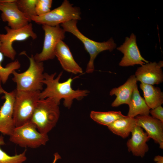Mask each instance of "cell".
I'll use <instances>...</instances> for the list:
<instances>
[{
    "instance_id": "1",
    "label": "cell",
    "mask_w": 163,
    "mask_h": 163,
    "mask_svg": "<svg viewBox=\"0 0 163 163\" xmlns=\"http://www.w3.org/2000/svg\"><path fill=\"white\" fill-rule=\"evenodd\" d=\"M62 74V72H61L55 78L56 72L50 74L44 73L43 82L46 87L40 92V99L51 98L59 104L60 100L63 99L64 105L69 109L74 99L82 100L88 94L89 91L87 90H74L71 86L73 79L71 78L64 82H59Z\"/></svg>"
},
{
    "instance_id": "2",
    "label": "cell",
    "mask_w": 163,
    "mask_h": 163,
    "mask_svg": "<svg viewBox=\"0 0 163 163\" xmlns=\"http://www.w3.org/2000/svg\"><path fill=\"white\" fill-rule=\"evenodd\" d=\"M59 105L50 97L38 101L30 121L40 133L47 134L56 125L60 116Z\"/></svg>"
},
{
    "instance_id": "3",
    "label": "cell",
    "mask_w": 163,
    "mask_h": 163,
    "mask_svg": "<svg viewBox=\"0 0 163 163\" xmlns=\"http://www.w3.org/2000/svg\"><path fill=\"white\" fill-rule=\"evenodd\" d=\"M21 54L28 57L30 64L24 72L19 73L14 71L13 72L12 79L16 84L15 90L20 91H41L43 85V62L36 61L33 55L29 57L25 52H22Z\"/></svg>"
},
{
    "instance_id": "4",
    "label": "cell",
    "mask_w": 163,
    "mask_h": 163,
    "mask_svg": "<svg viewBox=\"0 0 163 163\" xmlns=\"http://www.w3.org/2000/svg\"><path fill=\"white\" fill-rule=\"evenodd\" d=\"M77 20H72L61 24V25L65 32L72 33L83 44L85 50L90 56L85 72L91 73L94 71V62L98 54L106 50L112 51L116 47V44L112 38L102 42H97L88 38L78 29L77 25Z\"/></svg>"
},
{
    "instance_id": "5",
    "label": "cell",
    "mask_w": 163,
    "mask_h": 163,
    "mask_svg": "<svg viewBox=\"0 0 163 163\" xmlns=\"http://www.w3.org/2000/svg\"><path fill=\"white\" fill-rule=\"evenodd\" d=\"M15 101L13 118L15 127L30 121L41 91H20L14 90Z\"/></svg>"
},
{
    "instance_id": "6",
    "label": "cell",
    "mask_w": 163,
    "mask_h": 163,
    "mask_svg": "<svg viewBox=\"0 0 163 163\" xmlns=\"http://www.w3.org/2000/svg\"><path fill=\"white\" fill-rule=\"evenodd\" d=\"M80 9L74 7L67 0H65L58 7L46 14L31 17V19L37 24L56 26L66 22L81 19Z\"/></svg>"
},
{
    "instance_id": "7",
    "label": "cell",
    "mask_w": 163,
    "mask_h": 163,
    "mask_svg": "<svg viewBox=\"0 0 163 163\" xmlns=\"http://www.w3.org/2000/svg\"><path fill=\"white\" fill-rule=\"evenodd\" d=\"M35 125L30 121L15 127L9 140L22 147L36 148L45 145L49 140L47 134L40 133Z\"/></svg>"
},
{
    "instance_id": "8",
    "label": "cell",
    "mask_w": 163,
    "mask_h": 163,
    "mask_svg": "<svg viewBox=\"0 0 163 163\" xmlns=\"http://www.w3.org/2000/svg\"><path fill=\"white\" fill-rule=\"evenodd\" d=\"M6 34L0 33V51L4 56L12 60H14L17 53L12 46L16 41H23L31 38L35 40L37 34L33 30L32 24L30 22L26 26L18 29H11L5 26Z\"/></svg>"
},
{
    "instance_id": "9",
    "label": "cell",
    "mask_w": 163,
    "mask_h": 163,
    "mask_svg": "<svg viewBox=\"0 0 163 163\" xmlns=\"http://www.w3.org/2000/svg\"><path fill=\"white\" fill-rule=\"evenodd\" d=\"M44 32L43 46L41 52L34 56L35 59L39 62L53 59L55 57V51L58 43L65 38V31L59 25L51 26L42 25Z\"/></svg>"
},
{
    "instance_id": "10",
    "label": "cell",
    "mask_w": 163,
    "mask_h": 163,
    "mask_svg": "<svg viewBox=\"0 0 163 163\" xmlns=\"http://www.w3.org/2000/svg\"><path fill=\"white\" fill-rule=\"evenodd\" d=\"M16 2H6L0 0V11H2V21L7 22L9 27L15 29L25 27L32 21L30 17L18 9Z\"/></svg>"
},
{
    "instance_id": "11",
    "label": "cell",
    "mask_w": 163,
    "mask_h": 163,
    "mask_svg": "<svg viewBox=\"0 0 163 163\" xmlns=\"http://www.w3.org/2000/svg\"><path fill=\"white\" fill-rule=\"evenodd\" d=\"M117 49L123 54L119 63L120 66L126 67L135 65L142 66L149 62L142 56L137 44L136 36L133 33L129 37H126L123 43Z\"/></svg>"
},
{
    "instance_id": "12",
    "label": "cell",
    "mask_w": 163,
    "mask_h": 163,
    "mask_svg": "<svg viewBox=\"0 0 163 163\" xmlns=\"http://www.w3.org/2000/svg\"><path fill=\"white\" fill-rule=\"evenodd\" d=\"M3 93L5 101L0 109V132L10 136L15 127L13 118L15 92L14 90L8 92L4 90Z\"/></svg>"
},
{
    "instance_id": "13",
    "label": "cell",
    "mask_w": 163,
    "mask_h": 163,
    "mask_svg": "<svg viewBox=\"0 0 163 163\" xmlns=\"http://www.w3.org/2000/svg\"><path fill=\"white\" fill-rule=\"evenodd\" d=\"M162 61L145 63L137 68L135 75L137 81L141 83L153 85L161 83L163 81L162 67Z\"/></svg>"
},
{
    "instance_id": "14",
    "label": "cell",
    "mask_w": 163,
    "mask_h": 163,
    "mask_svg": "<svg viewBox=\"0 0 163 163\" xmlns=\"http://www.w3.org/2000/svg\"><path fill=\"white\" fill-rule=\"evenodd\" d=\"M136 125L146 131L150 138L163 149V122L149 115H138L135 117Z\"/></svg>"
},
{
    "instance_id": "15",
    "label": "cell",
    "mask_w": 163,
    "mask_h": 163,
    "mask_svg": "<svg viewBox=\"0 0 163 163\" xmlns=\"http://www.w3.org/2000/svg\"><path fill=\"white\" fill-rule=\"evenodd\" d=\"M55 54L62 68L66 72L74 74L83 72L82 68L75 60L69 47L62 40L57 45Z\"/></svg>"
},
{
    "instance_id": "16",
    "label": "cell",
    "mask_w": 163,
    "mask_h": 163,
    "mask_svg": "<svg viewBox=\"0 0 163 163\" xmlns=\"http://www.w3.org/2000/svg\"><path fill=\"white\" fill-rule=\"evenodd\" d=\"M131 133V137L126 143L128 150L135 156L143 157L149 150L146 142L150 138L142 128L137 125Z\"/></svg>"
},
{
    "instance_id": "17",
    "label": "cell",
    "mask_w": 163,
    "mask_h": 163,
    "mask_svg": "<svg viewBox=\"0 0 163 163\" xmlns=\"http://www.w3.org/2000/svg\"><path fill=\"white\" fill-rule=\"evenodd\" d=\"M135 75L131 76L122 85L113 88L110 92L111 96L115 95L116 97L111 104L113 107H117L123 104L129 105L134 89L137 85Z\"/></svg>"
},
{
    "instance_id": "18",
    "label": "cell",
    "mask_w": 163,
    "mask_h": 163,
    "mask_svg": "<svg viewBox=\"0 0 163 163\" xmlns=\"http://www.w3.org/2000/svg\"><path fill=\"white\" fill-rule=\"evenodd\" d=\"M127 116L135 117L138 115H149L150 109L140 94L137 84L135 86L129 104Z\"/></svg>"
},
{
    "instance_id": "19",
    "label": "cell",
    "mask_w": 163,
    "mask_h": 163,
    "mask_svg": "<svg viewBox=\"0 0 163 163\" xmlns=\"http://www.w3.org/2000/svg\"><path fill=\"white\" fill-rule=\"evenodd\" d=\"M144 100L149 108L153 109L163 103V93L160 88L152 85L141 83Z\"/></svg>"
},
{
    "instance_id": "20",
    "label": "cell",
    "mask_w": 163,
    "mask_h": 163,
    "mask_svg": "<svg viewBox=\"0 0 163 163\" xmlns=\"http://www.w3.org/2000/svg\"><path fill=\"white\" fill-rule=\"evenodd\" d=\"M136 125L135 117L126 116L116 120L107 126L113 133L126 138L129 136Z\"/></svg>"
},
{
    "instance_id": "21",
    "label": "cell",
    "mask_w": 163,
    "mask_h": 163,
    "mask_svg": "<svg viewBox=\"0 0 163 163\" xmlns=\"http://www.w3.org/2000/svg\"><path fill=\"white\" fill-rule=\"evenodd\" d=\"M120 111L102 112L92 111L90 114L91 119L100 124L107 126L116 120L125 117Z\"/></svg>"
},
{
    "instance_id": "22",
    "label": "cell",
    "mask_w": 163,
    "mask_h": 163,
    "mask_svg": "<svg viewBox=\"0 0 163 163\" xmlns=\"http://www.w3.org/2000/svg\"><path fill=\"white\" fill-rule=\"evenodd\" d=\"M1 42L0 41V46ZM4 55L0 51V77L2 82L5 84L10 75L13 72L19 69L21 64L18 60H16L8 64L5 67L2 66V62L4 59Z\"/></svg>"
},
{
    "instance_id": "23",
    "label": "cell",
    "mask_w": 163,
    "mask_h": 163,
    "mask_svg": "<svg viewBox=\"0 0 163 163\" xmlns=\"http://www.w3.org/2000/svg\"><path fill=\"white\" fill-rule=\"evenodd\" d=\"M5 144L4 137L0 136V163H23L27 159L26 150L19 154L10 156L2 150L0 146Z\"/></svg>"
},
{
    "instance_id": "24",
    "label": "cell",
    "mask_w": 163,
    "mask_h": 163,
    "mask_svg": "<svg viewBox=\"0 0 163 163\" xmlns=\"http://www.w3.org/2000/svg\"><path fill=\"white\" fill-rule=\"evenodd\" d=\"M37 0H17L16 3L18 9L30 18L37 16L36 5Z\"/></svg>"
},
{
    "instance_id": "25",
    "label": "cell",
    "mask_w": 163,
    "mask_h": 163,
    "mask_svg": "<svg viewBox=\"0 0 163 163\" xmlns=\"http://www.w3.org/2000/svg\"><path fill=\"white\" fill-rule=\"evenodd\" d=\"M52 2V0H37L36 7L37 16L42 15L49 12Z\"/></svg>"
},
{
    "instance_id": "26",
    "label": "cell",
    "mask_w": 163,
    "mask_h": 163,
    "mask_svg": "<svg viewBox=\"0 0 163 163\" xmlns=\"http://www.w3.org/2000/svg\"><path fill=\"white\" fill-rule=\"evenodd\" d=\"M149 113L152 117L163 122V108L161 105L152 109L150 110Z\"/></svg>"
},
{
    "instance_id": "27",
    "label": "cell",
    "mask_w": 163,
    "mask_h": 163,
    "mask_svg": "<svg viewBox=\"0 0 163 163\" xmlns=\"http://www.w3.org/2000/svg\"><path fill=\"white\" fill-rule=\"evenodd\" d=\"M154 160L156 163H163V157L158 155L155 157Z\"/></svg>"
},
{
    "instance_id": "28",
    "label": "cell",
    "mask_w": 163,
    "mask_h": 163,
    "mask_svg": "<svg viewBox=\"0 0 163 163\" xmlns=\"http://www.w3.org/2000/svg\"><path fill=\"white\" fill-rule=\"evenodd\" d=\"M54 158L52 163H56L57 160L61 158V157L59 154L57 152L55 153L54 155Z\"/></svg>"
},
{
    "instance_id": "29",
    "label": "cell",
    "mask_w": 163,
    "mask_h": 163,
    "mask_svg": "<svg viewBox=\"0 0 163 163\" xmlns=\"http://www.w3.org/2000/svg\"><path fill=\"white\" fill-rule=\"evenodd\" d=\"M2 82L0 77V94L3 93V91L4 90L1 86V82Z\"/></svg>"
}]
</instances>
